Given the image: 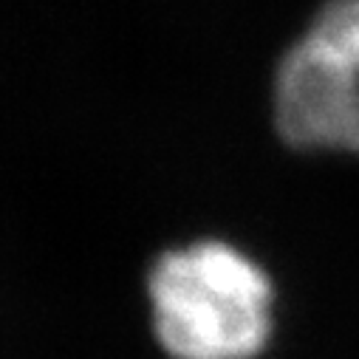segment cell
Segmentation results:
<instances>
[{
  "label": "cell",
  "mask_w": 359,
  "mask_h": 359,
  "mask_svg": "<svg viewBox=\"0 0 359 359\" xmlns=\"http://www.w3.org/2000/svg\"><path fill=\"white\" fill-rule=\"evenodd\" d=\"M147 292L156 337L172 359H252L272 334V283L229 243L161 255Z\"/></svg>",
  "instance_id": "cell-1"
},
{
  "label": "cell",
  "mask_w": 359,
  "mask_h": 359,
  "mask_svg": "<svg viewBox=\"0 0 359 359\" xmlns=\"http://www.w3.org/2000/svg\"><path fill=\"white\" fill-rule=\"evenodd\" d=\"M275 122L292 147L359 153V0H328L283 54Z\"/></svg>",
  "instance_id": "cell-2"
}]
</instances>
